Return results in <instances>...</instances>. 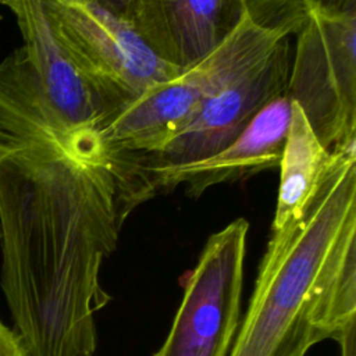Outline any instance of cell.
<instances>
[{"label":"cell","instance_id":"1","mask_svg":"<svg viewBox=\"0 0 356 356\" xmlns=\"http://www.w3.org/2000/svg\"><path fill=\"white\" fill-rule=\"evenodd\" d=\"M127 217L108 167L50 140L0 145L1 288L28 356H92Z\"/></svg>","mask_w":356,"mask_h":356},{"label":"cell","instance_id":"2","mask_svg":"<svg viewBox=\"0 0 356 356\" xmlns=\"http://www.w3.org/2000/svg\"><path fill=\"white\" fill-rule=\"evenodd\" d=\"M332 161L296 224L271 232L228 356H306L356 318V147Z\"/></svg>","mask_w":356,"mask_h":356},{"label":"cell","instance_id":"3","mask_svg":"<svg viewBox=\"0 0 356 356\" xmlns=\"http://www.w3.org/2000/svg\"><path fill=\"white\" fill-rule=\"evenodd\" d=\"M303 0H252L239 26L209 56L147 89L106 120L96 139L107 165L156 150L197 107L300 28Z\"/></svg>","mask_w":356,"mask_h":356},{"label":"cell","instance_id":"4","mask_svg":"<svg viewBox=\"0 0 356 356\" xmlns=\"http://www.w3.org/2000/svg\"><path fill=\"white\" fill-rule=\"evenodd\" d=\"M286 95L330 152L356 147V0H303Z\"/></svg>","mask_w":356,"mask_h":356},{"label":"cell","instance_id":"5","mask_svg":"<svg viewBox=\"0 0 356 356\" xmlns=\"http://www.w3.org/2000/svg\"><path fill=\"white\" fill-rule=\"evenodd\" d=\"M42 1L102 111L100 125L147 89L182 72L154 54L128 19L96 0Z\"/></svg>","mask_w":356,"mask_h":356},{"label":"cell","instance_id":"6","mask_svg":"<svg viewBox=\"0 0 356 356\" xmlns=\"http://www.w3.org/2000/svg\"><path fill=\"white\" fill-rule=\"evenodd\" d=\"M249 222L236 218L206 241L171 328L153 356H228L239 328Z\"/></svg>","mask_w":356,"mask_h":356},{"label":"cell","instance_id":"7","mask_svg":"<svg viewBox=\"0 0 356 356\" xmlns=\"http://www.w3.org/2000/svg\"><path fill=\"white\" fill-rule=\"evenodd\" d=\"M292 63L289 38L217 93L156 150L127 156L110 164L115 179L136 168L181 164L218 152L238 138L270 102L286 93Z\"/></svg>","mask_w":356,"mask_h":356},{"label":"cell","instance_id":"8","mask_svg":"<svg viewBox=\"0 0 356 356\" xmlns=\"http://www.w3.org/2000/svg\"><path fill=\"white\" fill-rule=\"evenodd\" d=\"M292 100L286 93L270 102L246 129L211 156L170 165L131 170L117 178L122 204L129 214L157 192L184 185L191 197L209 188L229 184L280 165L291 120Z\"/></svg>","mask_w":356,"mask_h":356},{"label":"cell","instance_id":"9","mask_svg":"<svg viewBox=\"0 0 356 356\" xmlns=\"http://www.w3.org/2000/svg\"><path fill=\"white\" fill-rule=\"evenodd\" d=\"M24 38L22 50L40 95L79 160L107 165L96 132L102 111L76 65L57 38L42 0H8Z\"/></svg>","mask_w":356,"mask_h":356},{"label":"cell","instance_id":"10","mask_svg":"<svg viewBox=\"0 0 356 356\" xmlns=\"http://www.w3.org/2000/svg\"><path fill=\"white\" fill-rule=\"evenodd\" d=\"M252 0H134L129 22L161 60L185 71L242 22Z\"/></svg>","mask_w":356,"mask_h":356},{"label":"cell","instance_id":"11","mask_svg":"<svg viewBox=\"0 0 356 356\" xmlns=\"http://www.w3.org/2000/svg\"><path fill=\"white\" fill-rule=\"evenodd\" d=\"M300 107L292 102L291 120L280 160V186L271 232L303 218L332 161Z\"/></svg>","mask_w":356,"mask_h":356},{"label":"cell","instance_id":"12","mask_svg":"<svg viewBox=\"0 0 356 356\" xmlns=\"http://www.w3.org/2000/svg\"><path fill=\"white\" fill-rule=\"evenodd\" d=\"M0 356H28L19 335L0 321Z\"/></svg>","mask_w":356,"mask_h":356},{"label":"cell","instance_id":"13","mask_svg":"<svg viewBox=\"0 0 356 356\" xmlns=\"http://www.w3.org/2000/svg\"><path fill=\"white\" fill-rule=\"evenodd\" d=\"M97 3H100L103 7L108 8L110 11H113L114 14H117L121 18L125 19H131V14H132V6H134V0H96Z\"/></svg>","mask_w":356,"mask_h":356},{"label":"cell","instance_id":"14","mask_svg":"<svg viewBox=\"0 0 356 356\" xmlns=\"http://www.w3.org/2000/svg\"><path fill=\"white\" fill-rule=\"evenodd\" d=\"M7 3H8V0H0V4H4V6H7Z\"/></svg>","mask_w":356,"mask_h":356}]
</instances>
